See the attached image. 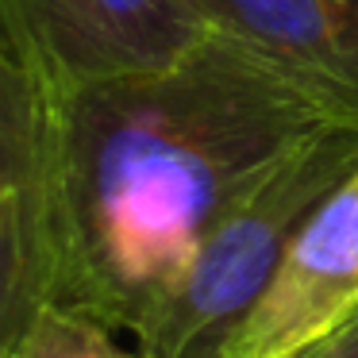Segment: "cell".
Wrapping results in <instances>:
<instances>
[{"mask_svg": "<svg viewBox=\"0 0 358 358\" xmlns=\"http://www.w3.org/2000/svg\"><path fill=\"white\" fill-rule=\"evenodd\" d=\"M296 358H358V312L343 327H335L331 335H324L320 343L304 347Z\"/></svg>", "mask_w": 358, "mask_h": 358, "instance_id": "obj_8", "label": "cell"}, {"mask_svg": "<svg viewBox=\"0 0 358 358\" xmlns=\"http://www.w3.org/2000/svg\"><path fill=\"white\" fill-rule=\"evenodd\" d=\"M4 58H24L20 55V39H16V27H12V16H8V0H0V62ZM27 62V58H24Z\"/></svg>", "mask_w": 358, "mask_h": 358, "instance_id": "obj_9", "label": "cell"}, {"mask_svg": "<svg viewBox=\"0 0 358 358\" xmlns=\"http://www.w3.org/2000/svg\"><path fill=\"white\" fill-rule=\"evenodd\" d=\"M208 31L250 47L358 120V0H193Z\"/></svg>", "mask_w": 358, "mask_h": 358, "instance_id": "obj_6", "label": "cell"}, {"mask_svg": "<svg viewBox=\"0 0 358 358\" xmlns=\"http://www.w3.org/2000/svg\"><path fill=\"white\" fill-rule=\"evenodd\" d=\"M355 170L358 124H335L304 139L201 235L178 278L135 324L139 355L224 358L301 224Z\"/></svg>", "mask_w": 358, "mask_h": 358, "instance_id": "obj_2", "label": "cell"}, {"mask_svg": "<svg viewBox=\"0 0 358 358\" xmlns=\"http://www.w3.org/2000/svg\"><path fill=\"white\" fill-rule=\"evenodd\" d=\"M16 358H143L124 350L112 339V327L96 324V320L81 316L73 308L50 304L35 327L27 331V339L20 343Z\"/></svg>", "mask_w": 358, "mask_h": 358, "instance_id": "obj_7", "label": "cell"}, {"mask_svg": "<svg viewBox=\"0 0 358 358\" xmlns=\"http://www.w3.org/2000/svg\"><path fill=\"white\" fill-rule=\"evenodd\" d=\"M58 293V89L0 62V358H16Z\"/></svg>", "mask_w": 358, "mask_h": 358, "instance_id": "obj_3", "label": "cell"}, {"mask_svg": "<svg viewBox=\"0 0 358 358\" xmlns=\"http://www.w3.org/2000/svg\"><path fill=\"white\" fill-rule=\"evenodd\" d=\"M335 124L358 120L220 31L162 70L58 93L55 304L135 331L201 235Z\"/></svg>", "mask_w": 358, "mask_h": 358, "instance_id": "obj_1", "label": "cell"}, {"mask_svg": "<svg viewBox=\"0 0 358 358\" xmlns=\"http://www.w3.org/2000/svg\"><path fill=\"white\" fill-rule=\"evenodd\" d=\"M8 16L58 93L162 70L208 39L193 0H8Z\"/></svg>", "mask_w": 358, "mask_h": 358, "instance_id": "obj_4", "label": "cell"}, {"mask_svg": "<svg viewBox=\"0 0 358 358\" xmlns=\"http://www.w3.org/2000/svg\"><path fill=\"white\" fill-rule=\"evenodd\" d=\"M358 312V170L320 201L224 358H296Z\"/></svg>", "mask_w": 358, "mask_h": 358, "instance_id": "obj_5", "label": "cell"}]
</instances>
